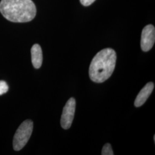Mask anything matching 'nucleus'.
Returning a JSON list of instances; mask_svg holds the SVG:
<instances>
[{
  "label": "nucleus",
  "instance_id": "f257e3e1",
  "mask_svg": "<svg viewBox=\"0 0 155 155\" xmlns=\"http://www.w3.org/2000/svg\"><path fill=\"white\" fill-rule=\"evenodd\" d=\"M117 55L110 48L100 51L93 59L89 67V77L95 83H102L110 77L114 70Z\"/></svg>",
  "mask_w": 155,
  "mask_h": 155
},
{
  "label": "nucleus",
  "instance_id": "f03ea898",
  "mask_svg": "<svg viewBox=\"0 0 155 155\" xmlns=\"http://www.w3.org/2000/svg\"><path fill=\"white\" fill-rule=\"evenodd\" d=\"M0 12L10 21L26 22L35 18L36 8L32 0H1Z\"/></svg>",
  "mask_w": 155,
  "mask_h": 155
},
{
  "label": "nucleus",
  "instance_id": "7ed1b4c3",
  "mask_svg": "<svg viewBox=\"0 0 155 155\" xmlns=\"http://www.w3.org/2000/svg\"><path fill=\"white\" fill-rule=\"evenodd\" d=\"M33 127V122L30 120L24 121L20 125L13 137V147L14 150L18 151L24 147L31 137Z\"/></svg>",
  "mask_w": 155,
  "mask_h": 155
},
{
  "label": "nucleus",
  "instance_id": "20e7f679",
  "mask_svg": "<svg viewBox=\"0 0 155 155\" xmlns=\"http://www.w3.org/2000/svg\"><path fill=\"white\" fill-rule=\"evenodd\" d=\"M76 101L74 98H70L64 106L61 114V124L64 129L71 127L75 111Z\"/></svg>",
  "mask_w": 155,
  "mask_h": 155
},
{
  "label": "nucleus",
  "instance_id": "39448f33",
  "mask_svg": "<svg viewBox=\"0 0 155 155\" xmlns=\"http://www.w3.org/2000/svg\"><path fill=\"white\" fill-rule=\"evenodd\" d=\"M155 41V28L153 25L145 26L142 31L141 47L144 52H148L153 47Z\"/></svg>",
  "mask_w": 155,
  "mask_h": 155
},
{
  "label": "nucleus",
  "instance_id": "423d86ee",
  "mask_svg": "<svg viewBox=\"0 0 155 155\" xmlns=\"http://www.w3.org/2000/svg\"><path fill=\"white\" fill-rule=\"evenodd\" d=\"M154 89V84L153 82H149L146 84L141 90L139 92L136 100L134 101V106L137 107H140L145 104L148 100L150 95Z\"/></svg>",
  "mask_w": 155,
  "mask_h": 155
},
{
  "label": "nucleus",
  "instance_id": "0eeeda50",
  "mask_svg": "<svg viewBox=\"0 0 155 155\" xmlns=\"http://www.w3.org/2000/svg\"><path fill=\"white\" fill-rule=\"evenodd\" d=\"M31 52L33 67L35 68L38 69L41 66L43 62V53L40 45L38 44L33 45L31 50Z\"/></svg>",
  "mask_w": 155,
  "mask_h": 155
},
{
  "label": "nucleus",
  "instance_id": "6e6552de",
  "mask_svg": "<svg viewBox=\"0 0 155 155\" xmlns=\"http://www.w3.org/2000/svg\"><path fill=\"white\" fill-rule=\"evenodd\" d=\"M101 154L102 155H114V153H113V151L111 148L110 144L109 143H107L103 147Z\"/></svg>",
  "mask_w": 155,
  "mask_h": 155
},
{
  "label": "nucleus",
  "instance_id": "1a4fd4ad",
  "mask_svg": "<svg viewBox=\"0 0 155 155\" xmlns=\"http://www.w3.org/2000/svg\"><path fill=\"white\" fill-rule=\"evenodd\" d=\"M9 89V87L6 83V82L4 81H0V95L5 94Z\"/></svg>",
  "mask_w": 155,
  "mask_h": 155
},
{
  "label": "nucleus",
  "instance_id": "9d476101",
  "mask_svg": "<svg viewBox=\"0 0 155 155\" xmlns=\"http://www.w3.org/2000/svg\"><path fill=\"white\" fill-rule=\"evenodd\" d=\"M95 0H80L81 3L85 6H87L91 5Z\"/></svg>",
  "mask_w": 155,
  "mask_h": 155
},
{
  "label": "nucleus",
  "instance_id": "9b49d317",
  "mask_svg": "<svg viewBox=\"0 0 155 155\" xmlns=\"http://www.w3.org/2000/svg\"><path fill=\"white\" fill-rule=\"evenodd\" d=\"M153 139H154V141H155V135H154V137H153Z\"/></svg>",
  "mask_w": 155,
  "mask_h": 155
}]
</instances>
